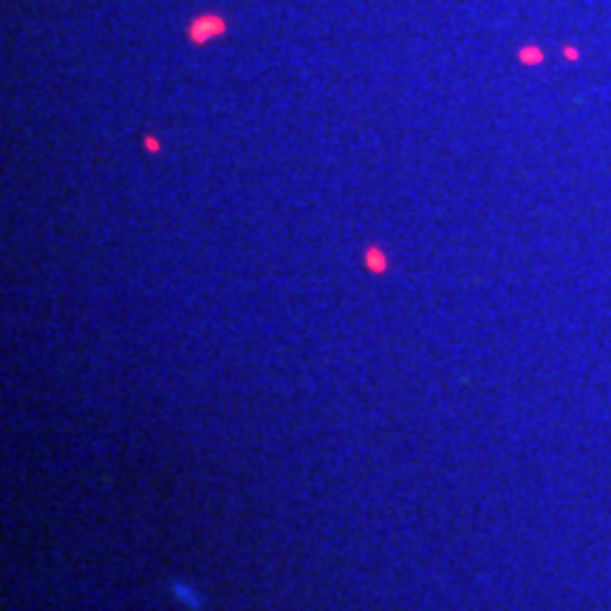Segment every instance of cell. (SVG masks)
Here are the masks:
<instances>
[{
  "mask_svg": "<svg viewBox=\"0 0 611 611\" xmlns=\"http://www.w3.org/2000/svg\"><path fill=\"white\" fill-rule=\"evenodd\" d=\"M173 592H176V598H178L181 603H187V606H193V609L201 606V600H198V595H195L193 589H187V586H181V583H173Z\"/></svg>",
  "mask_w": 611,
  "mask_h": 611,
  "instance_id": "7a4b0ae2",
  "label": "cell"
},
{
  "mask_svg": "<svg viewBox=\"0 0 611 611\" xmlns=\"http://www.w3.org/2000/svg\"><path fill=\"white\" fill-rule=\"evenodd\" d=\"M368 266H371V269H377V272H382V269H385V258H382V252H379V249H368Z\"/></svg>",
  "mask_w": 611,
  "mask_h": 611,
  "instance_id": "3957f363",
  "label": "cell"
},
{
  "mask_svg": "<svg viewBox=\"0 0 611 611\" xmlns=\"http://www.w3.org/2000/svg\"><path fill=\"white\" fill-rule=\"evenodd\" d=\"M538 57H541V54H538L535 48H527V51H524V59H527V62H535Z\"/></svg>",
  "mask_w": 611,
  "mask_h": 611,
  "instance_id": "277c9868",
  "label": "cell"
},
{
  "mask_svg": "<svg viewBox=\"0 0 611 611\" xmlns=\"http://www.w3.org/2000/svg\"><path fill=\"white\" fill-rule=\"evenodd\" d=\"M221 31H224V20H221V17H215V14L198 17V20L190 25V37H193V42H207L210 37H215V34H221Z\"/></svg>",
  "mask_w": 611,
  "mask_h": 611,
  "instance_id": "6da1fadb",
  "label": "cell"
}]
</instances>
